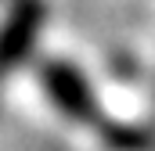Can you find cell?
I'll return each instance as SVG.
<instances>
[{
	"mask_svg": "<svg viewBox=\"0 0 155 151\" xmlns=\"http://www.w3.org/2000/svg\"><path fill=\"white\" fill-rule=\"evenodd\" d=\"M36 25H40V7L36 4H25V7H18L7 18V25L0 29V76H7L29 54V47L36 40Z\"/></svg>",
	"mask_w": 155,
	"mask_h": 151,
	"instance_id": "2",
	"label": "cell"
},
{
	"mask_svg": "<svg viewBox=\"0 0 155 151\" xmlns=\"http://www.w3.org/2000/svg\"><path fill=\"white\" fill-rule=\"evenodd\" d=\"M43 86H47L51 101L61 108V115H69V119H76V122H90V119L97 115L94 94H90L87 79H83L76 69L58 65V61L47 65V69H43Z\"/></svg>",
	"mask_w": 155,
	"mask_h": 151,
	"instance_id": "1",
	"label": "cell"
}]
</instances>
